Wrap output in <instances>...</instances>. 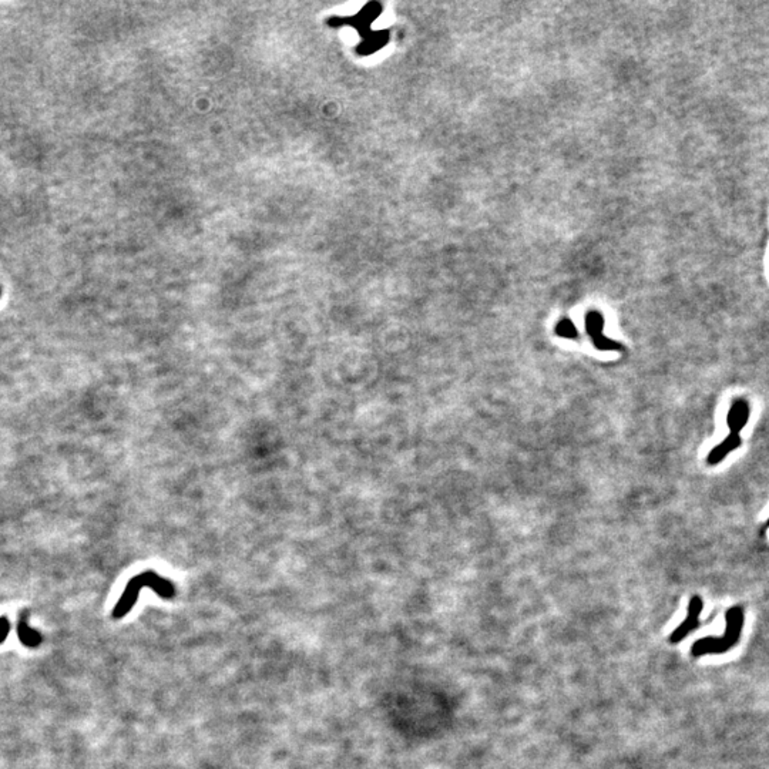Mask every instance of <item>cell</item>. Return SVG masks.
Returning a JSON list of instances; mask_svg holds the SVG:
<instances>
[{"label": "cell", "mask_w": 769, "mask_h": 769, "mask_svg": "<svg viewBox=\"0 0 769 769\" xmlns=\"http://www.w3.org/2000/svg\"><path fill=\"white\" fill-rule=\"evenodd\" d=\"M144 587L153 590L162 600H172L176 597V593H177L176 584L172 580L157 574L153 570H146L134 576L127 583V586L124 587L120 598L117 600L116 606L112 612V617L116 620L126 617L136 606L140 593Z\"/></svg>", "instance_id": "1"}, {"label": "cell", "mask_w": 769, "mask_h": 769, "mask_svg": "<svg viewBox=\"0 0 769 769\" xmlns=\"http://www.w3.org/2000/svg\"><path fill=\"white\" fill-rule=\"evenodd\" d=\"M725 621L727 628L723 637H705L692 644L691 652L694 657H702L706 654H723L738 644L745 621L744 609L739 606L731 607L727 612Z\"/></svg>", "instance_id": "2"}, {"label": "cell", "mask_w": 769, "mask_h": 769, "mask_svg": "<svg viewBox=\"0 0 769 769\" xmlns=\"http://www.w3.org/2000/svg\"><path fill=\"white\" fill-rule=\"evenodd\" d=\"M604 319L598 312H590L586 318V329L587 334L591 338L593 345L600 351H617L621 349V345L616 341L609 340L602 334Z\"/></svg>", "instance_id": "3"}, {"label": "cell", "mask_w": 769, "mask_h": 769, "mask_svg": "<svg viewBox=\"0 0 769 769\" xmlns=\"http://www.w3.org/2000/svg\"><path fill=\"white\" fill-rule=\"evenodd\" d=\"M702 609H704V602H702L701 597L694 595L690 600V604H688V616H687V619L670 635V642L677 644V642L683 641L690 633H692L694 630H697L699 627V616L702 613Z\"/></svg>", "instance_id": "4"}, {"label": "cell", "mask_w": 769, "mask_h": 769, "mask_svg": "<svg viewBox=\"0 0 769 769\" xmlns=\"http://www.w3.org/2000/svg\"><path fill=\"white\" fill-rule=\"evenodd\" d=\"M751 415V406L744 398H737L732 401L730 411L727 413V426L730 433L739 434L741 430L747 426Z\"/></svg>", "instance_id": "5"}, {"label": "cell", "mask_w": 769, "mask_h": 769, "mask_svg": "<svg viewBox=\"0 0 769 769\" xmlns=\"http://www.w3.org/2000/svg\"><path fill=\"white\" fill-rule=\"evenodd\" d=\"M741 445H742L741 434L730 433L720 445H717L716 448H713L709 452V455L706 456V463L709 466H716V465L721 463L730 453H732L734 451L741 448Z\"/></svg>", "instance_id": "6"}, {"label": "cell", "mask_w": 769, "mask_h": 769, "mask_svg": "<svg viewBox=\"0 0 769 769\" xmlns=\"http://www.w3.org/2000/svg\"><path fill=\"white\" fill-rule=\"evenodd\" d=\"M27 612H22L18 620V638L27 648H37L43 642V635L36 628H32L27 623Z\"/></svg>", "instance_id": "7"}, {"label": "cell", "mask_w": 769, "mask_h": 769, "mask_svg": "<svg viewBox=\"0 0 769 769\" xmlns=\"http://www.w3.org/2000/svg\"><path fill=\"white\" fill-rule=\"evenodd\" d=\"M556 334L563 337V338H576L577 337V329H576V326L573 325L571 321L563 319L556 326Z\"/></svg>", "instance_id": "8"}, {"label": "cell", "mask_w": 769, "mask_h": 769, "mask_svg": "<svg viewBox=\"0 0 769 769\" xmlns=\"http://www.w3.org/2000/svg\"><path fill=\"white\" fill-rule=\"evenodd\" d=\"M11 620L6 616L0 617V644H4L11 634Z\"/></svg>", "instance_id": "9"}, {"label": "cell", "mask_w": 769, "mask_h": 769, "mask_svg": "<svg viewBox=\"0 0 769 769\" xmlns=\"http://www.w3.org/2000/svg\"><path fill=\"white\" fill-rule=\"evenodd\" d=\"M768 529H769V519H768V522H766V524H765V526H763V529H762V531H761V533H762V534H763V533H765V531H766V530H768Z\"/></svg>", "instance_id": "10"}]
</instances>
